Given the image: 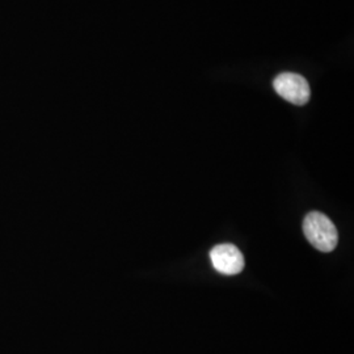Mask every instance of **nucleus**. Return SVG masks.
Masks as SVG:
<instances>
[{
	"label": "nucleus",
	"instance_id": "f257e3e1",
	"mask_svg": "<svg viewBox=\"0 0 354 354\" xmlns=\"http://www.w3.org/2000/svg\"><path fill=\"white\" fill-rule=\"evenodd\" d=\"M304 232L306 239L320 252L333 251L339 241V234L333 222L327 215L319 212H313L306 215Z\"/></svg>",
	"mask_w": 354,
	"mask_h": 354
},
{
	"label": "nucleus",
	"instance_id": "f03ea898",
	"mask_svg": "<svg viewBox=\"0 0 354 354\" xmlns=\"http://www.w3.org/2000/svg\"><path fill=\"white\" fill-rule=\"evenodd\" d=\"M273 88L282 99L294 105H304L310 100L311 89L304 76L292 73L279 74L274 82Z\"/></svg>",
	"mask_w": 354,
	"mask_h": 354
},
{
	"label": "nucleus",
	"instance_id": "7ed1b4c3",
	"mask_svg": "<svg viewBox=\"0 0 354 354\" xmlns=\"http://www.w3.org/2000/svg\"><path fill=\"white\" fill-rule=\"evenodd\" d=\"M215 269L226 276L239 274L244 269V257L238 247L232 244H219L210 252Z\"/></svg>",
	"mask_w": 354,
	"mask_h": 354
}]
</instances>
